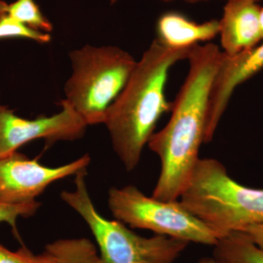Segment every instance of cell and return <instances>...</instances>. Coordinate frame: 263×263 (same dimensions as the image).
Wrapping results in <instances>:
<instances>
[{
	"mask_svg": "<svg viewBox=\"0 0 263 263\" xmlns=\"http://www.w3.org/2000/svg\"><path fill=\"white\" fill-rule=\"evenodd\" d=\"M198 263H233L229 261L224 260V259L217 258L216 257H204L199 261Z\"/></svg>",
	"mask_w": 263,
	"mask_h": 263,
	"instance_id": "d6986e66",
	"label": "cell"
},
{
	"mask_svg": "<svg viewBox=\"0 0 263 263\" xmlns=\"http://www.w3.org/2000/svg\"><path fill=\"white\" fill-rule=\"evenodd\" d=\"M179 199L219 239L263 224V188L237 182L216 159H199Z\"/></svg>",
	"mask_w": 263,
	"mask_h": 263,
	"instance_id": "3957f363",
	"label": "cell"
},
{
	"mask_svg": "<svg viewBox=\"0 0 263 263\" xmlns=\"http://www.w3.org/2000/svg\"><path fill=\"white\" fill-rule=\"evenodd\" d=\"M185 3H190V4H196V3H203V2L209 1V0H183ZM226 1H228V0H226ZM254 1L258 2L260 1V0H254Z\"/></svg>",
	"mask_w": 263,
	"mask_h": 263,
	"instance_id": "ffe728a7",
	"label": "cell"
},
{
	"mask_svg": "<svg viewBox=\"0 0 263 263\" xmlns=\"http://www.w3.org/2000/svg\"><path fill=\"white\" fill-rule=\"evenodd\" d=\"M193 46L169 48L154 40L109 108L104 124L114 149L127 171L136 169L157 122L163 114L171 111L173 103L165 96L170 70L177 62L187 60Z\"/></svg>",
	"mask_w": 263,
	"mask_h": 263,
	"instance_id": "7a4b0ae2",
	"label": "cell"
},
{
	"mask_svg": "<svg viewBox=\"0 0 263 263\" xmlns=\"http://www.w3.org/2000/svg\"><path fill=\"white\" fill-rule=\"evenodd\" d=\"M75 176V190L62 192L61 198L89 226L103 263H174L187 247L188 242L164 235L142 237L122 221L105 219L91 201L85 179L86 169Z\"/></svg>",
	"mask_w": 263,
	"mask_h": 263,
	"instance_id": "5b68a950",
	"label": "cell"
},
{
	"mask_svg": "<svg viewBox=\"0 0 263 263\" xmlns=\"http://www.w3.org/2000/svg\"><path fill=\"white\" fill-rule=\"evenodd\" d=\"M8 37L27 38L39 43H48L51 41L48 33L34 30L8 15L0 14V39Z\"/></svg>",
	"mask_w": 263,
	"mask_h": 263,
	"instance_id": "9a60e30c",
	"label": "cell"
},
{
	"mask_svg": "<svg viewBox=\"0 0 263 263\" xmlns=\"http://www.w3.org/2000/svg\"><path fill=\"white\" fill-rule=\"evenodd\" d=\"M119 0H110V4L114 5V3H117ZM160 1L164 2V3H169V2L173 1V0H160Z\"/></svg>",
	"mask_w": 263,
	"mask_h": 263,
	"instance_id": "7402d4cb",
	"label": "cell"
},
{
	"mask_svg": "<svg viewBox=\"0 0 263 263\" xmlns=\"http://www.w3.org/2000/svg\"><path fill=\"white\" fill-rule=\"evenodd\" d=\"M55 263H103L96 247L85 238L60 239L45 247Z\"/></svg>",
	"mask_w": 263,
	"mask_h": 263,
	"instance_id": "4fadbf2b",
	"label": "cell"
},
{
	"mask_svg": "<svg viewBox=\"0 0 263 263\" xmlns=\"http://www.w3.org/2000/svg\"><path fill=\"white\" fill-rule=\"evenodd\" d=\"M41 205V202L37 201L15 205L0 203V223L9 224L15 238L22 243L18 231L17 220L19 217H30L34 216Z\"/></svg>",
	"mask_w": 263,
	"mask_h": 263,
	"instance_id": "2e32d148",
	"label": "cell"
},
{
	"mask_svg": "<svg viewBox=\"0 0 263 263\" xmlns=\"http://www.w3.org/2000/svg\"><path fill=\"white\" fill-rule=\"evenodd\" d=\"M222 55L214 43L193 46L187 58L190 70L173 103L171 119L148 141V148L161 162L160 176L152 194L156 199L178 200L200 159L211 91Z\"/></svg>",
	"mask_w": 263,
	"mask_h": 263,
	"instance_id": "6da1fadb",
	"label": "cell"
},
{
	"mask_svg": "<svg viewBox=\"0 0 263 263\" xmlns=\"http://www.w3.org/2000/svg\"><path fill=\"white\" fill-rule=\"evenodd\" d=\"M0 263H55L46 251L35 254L24 245L16 251L10 250L0 243Z\"/></svg>",
	"mask_w": 263,
	"mask_h": 263,
	"instance_id": "e0dca14e",
	"label": "cell"
},
{
	"mask_svg": "<svg viewBox=\"0 0 263 263\" xmlns=\"http://www.w3.org/2000/svg\"><path fill=\"white\" fill-rule=\"evenodd\" d=\"M108 207L117 220L131 228L148 230L183 241L215 246L219 238L181 201H164L148 197L136 186L110 188Z\"/></svg>",
	"mask_w": 263,
	"mask_h": 263,
	"instance_id": "8992f818",
	"label": "cell"
},
{
	"mask_svg": "<svg viewBox=\"0 0 263 263\" xmlns=\"http://www.w3.org/2000/svg\"><path fill=\"white\" fill-rule=\"evenodd\" d=\"M238 232L245 233L254 243L263 249V224L248 226Z\"/></svg>",
	"mask_w": 263,
	"mask_h": 263,
	"instance_id": "ac0fdd59",
	"label": "cell"
},
{
	"mask_svg": "<svg viewBox=\"0 0 263 263\" xmlns=\"http://www.w3.org/2000/svg\"><path fill=\"white\" fill-rule=\"evenodd\" d=\"M260 8L254 0H228L219 20L223 53L234 57L255 47L262 41Z\"/></svg>",
	"mask_w": 263,
	"mask_h": 263,
	"instance_id": "30bf717a",
	"label": "cell"
},
{
	"mask_svg": "<svg viewBox=\"0 0 263 263\" xmlns=\"http://www.w3.org/2000/svg\"><path fill=\"white\" fill-rule=\"evenodd\" d=\"M263 68V40L261 44L234 57L223 53L220 67L214 79L209 99L205 143L212 141L223 114L237 86Z\"/></svg>",
	"mask_w": 263,
	"mask_h": 263,
	"instance_id": "9c48e42d",
	"label": "cell"
},
{
	"mask_svg": "<svg viewBox=\"0 0 263 263\" xmlns=\"http://www.w3.org/2000/svg\"><path fill=\"white\" fill-rule=\"evenodd\" d=\"M259 23H260L261 31H262L263 40V8H260V11H259Z\"/></svg>",
	"mask_w": 263,
	"mask_h": 263,
	"instance_id": "44dd1931",
	"label": "cell"
},
{
	"mask_svg": "<svg viewBox=\"0 0 263 263\" xmlns=\"http://www.w3.org/2000/svg\"><path fill=\"white\" fill-rule=\"evenodd\" d=\"M72 74L65 100L88 125L104 124L107 112L127 85L137 62L117 46H85L70 52Z\"/></svg>",
	"mask_w": 263,
	"mask_h": 263,
	"instance_id": "277c9868",
	"label": "cell"
},
{
	"mask_svg": "<svg viewBox=\"0 0 263 263\" xmlns=\"http://www.w3.org/2000/svg\"><path fill=\"white\" fill-rule=\"evenodd\" d=\"M0 14L8 15L39 32L48 33L53 30V25L34 0H16L11 3L0 0Z\"/></svg>",
	"mask_w": 263,
	"mask_h": 263,
	"instance_id": "5bb4252c",
	"label": "cell"
},
{
	"mask_svg": "<svg viewBox=\"0 0 263 263\" xmlns=\"http://www.w3.org/2000/svg\"><path fill=\"white\" fill-rule=\"evenodd\" d=\"M156 39L169 48L192 47L211 41L219 34V21L216 19L197 23L182 13L168 11L159 17Z\"/></svg>",
	"mask_w": 263,
	"mask_h": 263,
	"instance_id": "8fae6325",
	"label": "cell"
},
{
	"mask_svg": "<svg viewBox=\"0 0 263 263\" xmlns=\"http://www.w3.org/2000/svg\"><path fill=\"white\" fill-rule=\"evenodd\" d=\"M61 111L51 117L24 119L0 105V158L15 153L26 143L43 139L47 146L57 141H73L82 138L87 124L70 103L62 100Z\"/></svg>",
	"mask_w": 263,
	"mask_h": 263,
	"instance_id": "52a82bcc",
	"label": "cell"
},
{
	"mask_svg": "<svg viewBox=\"0 0 263 263\" xmlns=\"http://www.w3.org/2000/svg\"><path fill=\"white\" fill-rule=\"evenodd\" d=\"M214 257L233 263H263V249L242 232H233L214 246Z\"/></svg>",
	"mask_w": 263,
	"mask_h": 263,
	"instance_id": "7c38bea8",
	"label": "cell"
},
{
	"mask_svg": "<svg viewBox=\"0 0 263 263\" xmlns=\"http://www.w3.org/2000/svg\"><path fill=\"white\" fill-rule=\"evenodd\" d=\"M90 160L86 154L70 163L49 167L18 152L0 158V203L15 205L35 202L50 184L86 169Z\"/></svg>",
	"mask_w": 263,
	"mask_h": 263,
	"instance_id": "ba28073f",
	"label": "cell"
}]
</instances>
